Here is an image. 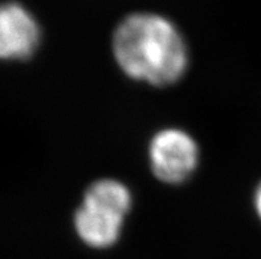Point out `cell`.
I'll return each instance as SVG.
<instances>
[{
  "label": "cell",
  "instance_id": "obj_1",
  "mask_svg": "<svg viewBox=\"0 0 261 259\" xmlns=\"http://www.w3.org/2000/svg\"><path fill=\"white\" fill-rule=\"evenodd\" d=\"M112 49L125 76L155 88L180 81L189 66L182 33L158 13L134 12L123 17L113 32Z\"/></svg>",
  "mask_w": 261,
  "mask_h": 259
},
{
  "label": "cell",
  "instance_id": "obj_2",
  "mask_svg": "<svg viewBox=\"0 0 261 259\" xmlns=\"http://www.w3.org/2000/svg\"><path fill=\"white\" fill-rule=\"evenodd\" d=\"M151 172L170 185L185 183L199 164V146L189 132L175 127L163 128L150 139L147 148Z\"/></svg>",
  "mask_w": 261,
  "mask_h": 259
},
{
  "label": "cell",
  "instance_id": "obj_3",
  "mask_svg": "<svg viewBox=\"0 0 261 259\" xmlns=\"http://www.w3.org/2000/svg\"><path fill=\"white\" fill-rule=\"evenodd\" d=\"M39 43V24L30 11L17 3L0 4V59H30Z\"/></svg>",
  "mask_w": 261,
  "mask_h": 259
},
{
  "label": "cell",
  "instance_id": "obj_4",
  "mask_svg": "<svg viewBox=\"0 0 261 259\" xmlns=\"http://www.w3.org/2000/svg\"><path fill=\"white\" fill-rule=\"evenodd\" d=\"M126 216L109 208L83 201L73 216V227L86 246L105 250L121 238Z\"/></svg>",
  "mask_w": 261,
  "mask_h": 259
},
{
  "label": "cell",
  "instance_id": "obj_5",
  "mask_svg": "<svg viewBox=\"0 0 261 259\" xmlns=\"http://www.w3.org/2000/svg\"><path fill=\"white\" fill-rule=\"evenodd\" d=\"M83 201L102 205L127 216L133 207V194L122 181L116 179H99L86 188Z\"/></svg>",
  "mask_w": 261,
  "mask_h": 259
},
{
  "label": "cell",
  "instance_id": "obj_6",
  "mask_svg": "<svg viewBox=\"0 0 261 259\" xmlns=\"http://www.w3.org/2000/svg\"><path fill=\"white\" fill-rule=\"evenodd\" d=\"M253 203H255L256 213H257V216L260 217V220H261V184L257 187V189H256Z\"/></svg>",
  "mask_w": 261,
  "mask_h": 259
}]
</instances>
